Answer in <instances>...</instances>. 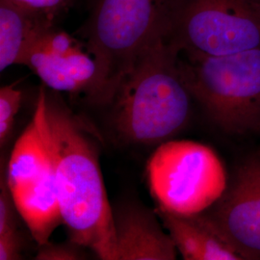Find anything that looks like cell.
Here are the masks:
<instances>
[{
	"instance_id": "cell-1",
	"label": "cell",
	"mask_w": 260,
	"mask_h": 260,
	"mask_svg": "<svg viewBox=\"0 0 260 260\" xmlns=\"http://www.w3.org/2000/svg\"><path fill=\"white\" fill-rule=\"evenodd\" d=\"M32 121L52 159L63 224L70 240L91 250L100 259L118 260L113 208L90 132L44 87L38 93Z\"/></svg>"
},
{
	"instance_id": "cell-2",
	"label": "cell",
	"mask_w": 260,
	"mask_h": 260,
	"mask_svg": "<svg viewBox=\"0 0 260 260\" xmlns=\"http://www.w3.org/2000/svg\"><path fill=\"white\" fill-rule=\"evenodd\" d=\"M191 98L176 49L160 39L140 55L113 93L114 127L127 144L160 145L185 125Z\"/></svg>"
},
{
	"instance_id": "cell-3",
	"label": "cell",
	"mask_w": 260,
	"mask_h": 260,
	"mask_svg": "<svg viewBox=\"0 0 260 260\" xmlns=\"http://www.w3.org/2000/svg\"><path fill=\"white\" fill-rule=\"evenodd\" d=\"M175 0H98L86 37L99 77L94 100L109 103L135 61L167 37Z\"/></svg>"
},
{
	"instance_id": "cell-4",
	"label": "cell",
	"mask_w": 260,
	"mask_h": 260,
	"mask_svg": "<svg viewBox=\"0 0 260 260\" xmlns=\"http://www.w3.org/2000/svg\"><path fill=\"white\" fill-rule=\"evenodd\" d=\"M177 64L192 96L221 128H260V48L225 56L177 51Z\"/></svg>"
},
{
	"instance_id": "cell-5",
	"label": "cell",
	"mask_w": 260,
	"mask_h": 260,
	"mask_svg": "<svg viewBox=\"0 0 260 260\" xmlns=\"http://www.w3.org/2000/svg\"><path fill=\"white\" fill-rule=\"evenodd\" d=\"M147 174L157 208L172 213L205 212L228 189L225 169L217 153L189 140L160 144L149 158Z\"/></svg>"
},
{
	"instance_id": "cell-6",
	"label": "cell",
	"mask_w": 260,
	"mask_h": 260,
	"mask_svg": "<svg viewBox=\"0 0 260 260\" xmlns=\"http://www.w3.org/2000/svg\"><path fill=\"white\" fill-rule=\"evenodd\" d=\"M166 40L194 55L260 48V0H185L176 5Z\"/></svg>"
},
{
	"instance_id": "cell-7",
	"label": "cell",
	"mask_w": 260,
	"mask_h": 260,
	"mask_svg": "<svg viewBox=\"0 0 260 260\" xmlns=\"http://www.w3.org/2000/svg\"><path fill=\"white\" fill-rule=\"evenodd\" d=\"M7 186L18 213L38 245L48 242L63 219L52 159L33 121L12 150Z\"/></svg>"
},
{
	"instance_id": "cell-8",
	"label": "cell",
	"mask_w": 260,
	"mask_h": 260,
	"mask_svg": "<svg viewBox=\"0 0 260 260\" xmlns=\"http://www.w3.org/2000/svg\"><path fill=\"white\" fill-rule=\"evenodd\" d=\"M205 214L242 259H260V158L246 162Z\"/></svg>"
},
{
	"instance_id": "cell-9",
	"label": "cell",
	"mask_w": 260,
	"mask_h": 260,
	"mask_svg": "<svg viewBox=\"0 0 260 260\" xmlns=\"http://www.w3.org/2000/svg\"><path fill=\"white\" fill-rule=\"evenodd\" d=\"M118 260H174L177 250L156 212L138 205L113 209Z\"/></svg>"
},
{
	"instance_id": "cell-10",
	"label": "cell",
	"mask_w": 260,
	"mask_h": 260,
	"mask_svg": "<svg viewBox=\"0 0 260 260\" xmlns=\"http://www.w3.org/2000/svg\"><path fill=\"white\" fill-rule=\"evenodd\" d=\"M177 251L186 260H243L205 214L180 215L156 208Z\"/></svg>"
},
{
	"instance_id": "cell-11",
	"label": "cell",
	"mask_w": 260,
	"mask_h": 260,
	"mask_svg": "<svg viewBox=\"0 0 260 260\" xmlns=\"http://www.w3.org/2000/svg\"><path fill=\"white\" fill-rule=\"evenodd\" d=\"M43 83L56 92L87 91L93 95L99 77L98 64L90 52L81 47L64 54H51L31 49L24 59Z\"/></svg>"
},
{
	"instance_id": "cell-12",
	"label": "cell",
	"mask_w": 260,
	"mask_h": 260,
	"mask_svg": "<svg viewBox=\"0 0 260 260\" xmlns=\"http://www.w3.org/2000/svg\"><path fill=\"white\" fill-rule=\"evenodd\" d=\"M52 19L11 0H0V71L23 65L38 38L51 26Z\"/></svg>"
},
{
	"instance_id": "cell-13",
	"label": "cell",
	"mask_w": 260,
	"mask_h": 260,
	"mask_svg": "<svg viewBox=\"0 0 260 260\" xmlns=\"http://www.w3.org/2000/svg\"><path fill=\"white\" fill-rule=\"evenodd\" d=\"M22 93L14 86L0 89V144L6 143L21 104Z\"/></svg>"
},
{
	"instance_id": "cell-14",
	"label": "cell",
	"mask_w": 260,
	"mask_h": 260,
	"mask_svg": "<svg viewBox=\"0 0 260 260\" xmlns=\"http://www.w3.org/2000/svg\"><path fill=\"white\" fill-rule=\"evenodd\" d=\"M82 248L75 243L71 245L51 244L49 241L40 245V249L36 254L38 260H77L83 259L84 254L79 249Z\"/></svg>"
},
{
	"instance_id": "cell-15",
	"label": "cell",
	"mask_w": 260,
	"mask_h": 260,
	"mask_svg": "<svg viewBox=\"0 0 260 260\" xmlns=\"http://www.w3.org/2000/svg\"><path fill=\"white\" fill-rule=\"evenodd\" d=\"M17 212L8 186L2 185L0 194V235L17 231Z\"/></svg>"
},
{
	"instance_id": "cell-16",
	"label": "cell",
	"mask_w": 260,
	"mask_h": 260,
	"mask_svg": "<svg viewBox=\"0 0 260 260\" xmlns=\"http://www.w3.org/2000/svg\"><path fill=\"white\" fill-rule=\"evenodd\" d=\"M22 241L18 231L0 235V260H16L21 258Z\"/></svg>"
},
{
	"instance_id": "cell-17",
	"label": "cell",
	"mask_w": 260,
	"mask_h": 260,
	"mask_svg": "<svg viewBox=\"0 0 260 260\" xmlns=\"http://www.w3.org/2000/svg\"><path fill=\"white\" fill-rule=\"evenodd\" d=\"M11 1L16 2L24 7H27L29 9L45 14L48 17H50L51 19L55 14L67 8L71 3V0H11Z\"/></svg>"
}]
</instances>
